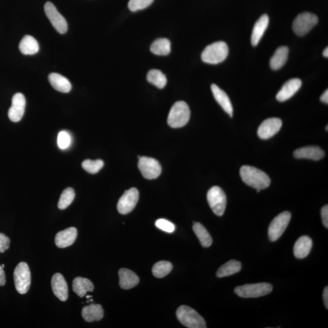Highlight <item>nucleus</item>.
<instances>
[{
	"mask_svg": "<svg viewBox=\"0 0 328 328\" xmlns=\"http://www.w3.org/2000/svg\"><path fill=\"white\" fill-rule=\"evenodd\" d=\"M6 283V276L3 268L0 265V286H4Z\"/></svg>",
	"mask_w": 328,
	"mask_h": 328,
	"instance_id": "nucleus-40",
	"label": "nucleus"
},
{
	"mask_svg": "<svg viewBox=\"0 0 328 328\" xmlns=\"http://www.w3.org/2000/svg\"><path fill=\"white\" fill-rule=\"evenodd\" d=\"M154 0H130L128 3V8L132 12L144 9L150 6Z\"/></svg>",
	"mask_w": 328,
	"mask_h": 328,
	"instance_id": "nucleus-35",
	"label": "nucleus"
},
{
	"mask_svg": "<svg viewBox=\"0 0 328 328\" xmlns=\"http://www.w3.org/2000/svg\"><path fill=\"white\" fill-rule=\"evenodd\" d=\"M87 299H89V298H91V296H87Z\"/></svg>",
	"mask_w": 328,
	"mask_h": 328,
	"instance_id": "nucleus-44",
	"label": "nucleus"
},
{
	"mask_svg": "<svg viewBox=\"0 0 328 328\" xmlns=\"http://www.w3.org/2000/svg\"><path fill=\"white\" fill-rule=\"evenodd\" d=\"M321 219L324 227L328 228V205H326L321 208Z\"/></svg>",
	"mask_w": 328,
	"mask_h": 328,
	"instance_id": "nucleus-39",
	"label": "nucleus"
},
{
	"mask_svg": "<svg viewBox=\"0 0 328 328\" xmlns=\"http://www.w3.org/2000/svg\"><path fill=\"white\" fill-rule=\"evenodd\" d=\"M326 131H327V125L326 126Z\"/></svg>",
	"mask_w": 328,
	"mask_h": 328,
	"instance_id": "nucleus-46",
	"label": "nucleus"
},
{
	"mask_svg": "<svg viewBox=\"0 0 328 328\" xmlns=\"http://www.w3.org/2000/svg\"><path fill=\"white\" fill-rule=\"evenodd\" d=\"M75 191L73 188L69 187L62 192L58 203L59 209L64 210L69 206L74 201Z\"/></svg>",
	"mask_w": 328,
	"mask_h": 328,
	"instance_id": "nucleus-33",
	"label": "nucleus"
},
{
	"mask_svg": "<svg viewBox=\"0 0 328 328\" xmlns=\"http://www.w3.org/2000/svg\"><path fill=\"white\" fill-rule=\"evenodd\" d=\"M323 55L324 56V57H328V48L327 47L324 49V50L323 51Z\"/></svg>",
	"mask_w": 328,
	"mask_h": 328,
	"instance_id": "nucleus-43",
	"label": "nucleus"
},
{
	"mask_svg": "<svg viewBox=\"0 0 328 328\" xmlns=\"http://www.w3.org/2000/svg\"><path fill=\"white\" fill-rule=\"evenodd\" d=\"M313 247V241L309 237L303 236L299 238L294 247L295 257L299 259L306 258L310 254Z\"/></svg>",
	"mask_w": 328,
	"mask_h": 328,
	"instance_id": "nucleus-22",
	"label": "nucleus"
},
{
	"mask_svg": "<svg viewBox=\"0 0 328 328\" xmlns=\"http://www.w3.org/2000/svg\"><path fill=\"white\" fill-rule=\"evenodd\" d=\"M48 80L52 87L59 92L68 93L71 90L72 86L68 79L57 73H51L49 75Z\"/></svg>",
	"mask_w": 328,
	"mask_h": 328,
	"instance_id": "nucleus-24",
	"label": "nucleus"
},
{
	"mask_svg": "<svg viewBox=\"0 0 328 328\" xmlns=\"http://www.w3.org/2000/svg\"><path fill=\"white\" fill-rule=\"evenodd\" d=\"M37 41L31 35H25L20 43V51L24 55H34L39 51Z\"/></svg>",
	"mask_w": 328,
	"mask_h": 328,
	"instance_id": "nucleus-27",
	"label": "nucleus"
},
{
	"mask_svg": "<svg viewBox=\"0 0 328 328\" xmlns=\"http://www.w3.org/2000/svg\"><path fill=\"white\" fill-rule=\"evenodd\" d=\"M139 198V191L136 188L125 191L118 201L117 207L119 213L122 215L130 213L137 205Z\"/></svg>",
	"mask_w": 328,
	"mask_h": 328,
	"instance_id": "nucleus-12",
	"label": "nucleus"
},
{
	"mask_svg": "<svg viewBox=\"0 0 328 328\" xmlns=\"http://www.w3.org/2000/svg\"><path fill=\"white\" fill-rule=\"evenodd\" d=\"M173 269V265L166 261H159L156 263L152 269V273L155 277L163 278L170 273Z\"/></svg>",
	"mask_w": 328,
	"mask_h": 328,
	"instance_id": "nucleus-32",
	"label": "nucleus"
},
{
	"mask_svg": "<svg viewBox=\"0 0 328 328\" xmlns=\"http://www.w3.org/2000/svg\"><path fill=\"white\" fill-rule=\"evenodd\" d=\"M138 168L143 177L147 180H154L160 177L162 168L160 162L148 157L139 158Z\"/></svg>",
	"mask_w": 328,
	"mask_h": 328,
	"instance_id": "nucleus-10",
	"label": "nucleus"
},
{
	"mask_svg": "<svg viewBox=\"0 0 328 328\" xmlns=\"http://www.w3.org/2000/svg\"><path fill=\"white\" fill-rule=\"evenodd\" d=\"M151 52L157 55H167L171 51V43L167 38H159L152 44Z\"/></svg>",
	"mask_w": 328,
	"mask_h": 328,
	"instance_id": "nucleus-30",
	"label": "nucleus"
},
{
	"mask_svg": "<svg viewBox=\"0 0 328 328\" xmlns=\"http://www.w3.org/2000/svg\"><path fill=\"white\" fill-rule=\"evenodd\" d=\"M282 127V121L277 118L266 119L258 129V136L261 139H269L276 135Z\"/></svg>",
	"mask_w": 328,
	"mask_h": 328,
	"instance_id": "nucleus-13",
	"label": "nucleus"
},
{
	"mask_svg": "<svg viewBox=\"0 0 328 328\" xmlns=\"http://www.w3.org/2000/svg\"><path fill=\"white\" fill-rule=\"evenodd\" d=\"M104 311L100 304H91L82 310V316L87 322L101 320L104 317Z\"/></svg>",
	"mask_w": 328,
	"mask_h": 328,
	"instance_id": "nucleus-23",
	"label": "nucleus"
},
{
	"mask_svg": "<svg viewBox=\"0 0 328 328\" xmlns=\"http://www.w3.org/2000/svg\"><path fill=\"white\" fill-rule=\"evenodd\" d=\"M155 225L158 228L167 233H173L175 230V225L165 219H159L156 221Z\"/></svg>",
	"mask_w": 328,
	"mask_h": 328,
	"instance_id": "nucleus-37",
	"label": "nucleus"
},
{
	"mask_svg": "<svg viewBox=\"0 0 328 328\" xmlns=\"http://www.w3.org/2000/svg\"><path fill=\"white\" fill-rule=\"evenodd\" d=\"M15 289L21 294L28 293L31 283V271L27 263H20L14 273Z\"/></svg>",
	"mask_w": 328,
	"mask_h": 328,
	"instance_id": "nucleus-6",
	"label": "nucleus"
},
{
	"mask_svg": "<svg viewBox=\"0 0 328 328\" xmlns=\"http://www.w3.org/2000/svg\"><path fill=\"white\" fill-rule=\"evenodd\" d=\"M302 85V82L299 79H292L283 85L279 92H278L276 98L277 101L282 102L289 100L290 98L299 90Z\"/></svg>",
	"mask_w": 328,
	"mask_h": 328,
	"instance_id": "nucleus-15",
	"label": "nucleus"
},
{
	"mask_svg": "<svg viewBox=\"0 0 328 328\" xmlns=\"http://www.w3.org/2000/svg\"><path fill=\"white\" fill-rule=\"evenodd\" d=\"M147 79L148 82L160 89L164 88L167 82L166 76L158 69H151L149 71Z\"/></svg>",
	"mask_w": 328,
	"mask_h": 328,
	"instance_id": "nucleus-31",
	"label": "nucleus"
},
{
	"mask_svg": "<svg viewBox=\"0 0 328 328\" xmlns=\"http://www.w3.org/2000/svg\"><path fill=\"white\" fill-rule=\"evenodd\" d=\"M212 93L215 100L221 106L231 118L233 117L234 109L229 98L223 90L218 87L217 85L212 84L211 86Z\"/></svg>",
	"mask_w": 328,
	"mask_h": 328,
	"instance_id": "nucleus-19",
	"label": "nucleus"
},
{
	"mask_svg": "<svg viewBox=\"0 0 328 328\" xmlns=\"http://www.w3.org/2000/svg\"><path fill=\"white\" fill-rule=\"evenodd\" d=\"M78 237L77 228L69 227L64 230L59 231L56 235L55 243L59 248H66L71 246Z\"/></svg>",
	"mask_w": 328,
	"mask_h": 328,
	"instance_id": "nucleus-18",
	"label": "nucleus"
},
{
	"mask_svg": "<svg viewBox=\"0 0 328 328\" xmlns=\"http://www.w3.org/2000/svg\"><path fill=\"white\" fill-rule=\"evenodd\" d=\"M2 266L3 268H4L5 267V264H3Z\"/></svg>",
	"mask_w": 328,
	"mask_h": 328,
	"instance_id": "nucleus-45",
	"label": "nucleus"
},
{
	"mask_svg": "<svg viewBox=\"0 0 328 328\" xmlns=\"http://www.w3.org/2000/svg\"><path fill=\"white\" fill-rule=\"evenodd\" d=\"M324 152L317 146H307L297 149L294 152L296 159H309L313 161H319L324 157Z\"/></svg>",
	"mask_w": 328,
	"mask_h": 328,
	"instance_id": "nucleus-17",
	"label": "nucleus"
},
{
	"mask_svg": "<svg viewBox=\"0 0 328 328\" xmlns=\"http://www.w3.org/2000/svg\"><path fill=\"white\" fill-rule=\"evenodd\" d=\"M240 173L244 183L255 188L257 192L269 187L271 184L269 176L260 169L244 165L241 168Z\"/></svg>",
	"mask_w": 328,
	"mask_h": 328,
	"instance_id": "nucleus-1",
	"label": "nucleus"
},
{
	"mask_svg": "<svg viewBox=\"0 0 328 328\" xmlns=\"http://www.w3.org/2000/svg\"><path fill=\"white\" fill-rule=\"evenodd\" d=\"M269 23V16L266 14L263 15L258 20L254 25L253 34L251 36L252 45L256 46L259 44L261 38L268 27Z\"/></svg>",
	"mask_w": 328,
	"mask_h": 328,
	"instance_id": "nucleus-20",
	"label": "nucleus"
},
{
	"mask_svg": "<svg viewBox=\"0 0 328 328\" xmlns=\"http://www.w3.org/2000/svg\"><path fill=\"white\" fill-rule=\"evenodd\" d=\"M291 219V214L287 211L282 212L274 219L268 230V236L271 241H276L279 239L286 229Z\"/></svg>",
	"mask_w": 328,
	"mask_h": 328,
	"instance_id": "nucleus-9",
	"label": "nucleus"
},
{
	"mask_svg": "<svg viewBox=\"0 0 328 328\" xmlns=\"http://www.w3.org/2000/svg\"><path fill=\"white\" fill-rule=\"evenodd\" d=\"M320 101L324 103V104H328V91L327 89L323 92V94L321 95L320 97Z\"/></svg>",
	"mask_w": 328,
	"mask_h": 328,
	"instance_id": "nucleus-42",
	"label": "nucleus"
},
{
	"mask_svg": "<svg viewBox=\"0 0 328 328\" xmlns=\"http://www.w3.org/2000/svg\"><path fill=\"white\" fill-rule=\"evenodd\" d=\"M119 285L122 289L130 290L139 282V278L133 272L125 268L119 271Z\"/></svg>",
	"mask_w": 328,
	"mask_h": 328,
	"instance_id": "nucleus-21",
	"label": "nucleus"
},
{
	"mask_svg": "<svg viewBox=\"0 0 328 328\" xmlns=\"http://www.w3.org/2000/svg\"><path fill=\"white\" fill-rule=\"evenodd\" d=\"M241 270V264L240 261L231 260L220 267L217 273L218 278H223L233 276L239 273Z\"/></svg>",
	"mask_w": 328,
	"mask_h": 328,
	"instance_id": "nucleus-28",
	"label": "nucleus"
},
{
	"mask_svg": "<svg viewBox=\"0 0 328 328\" xmlns=\"http://www.w3.org/2000/svg\"><path fill=\"white\" fill-rule=\"evenodd\" d=\"M273 290L271 284L260 283L257 284H248L238 286L234 291L237 296L244 299L258 298L267 296Z\"/></svg>",
	"mask_w": 328,
	"mask_h": 328,
	"instance_id": "nucleus-5",
	"label": "nucleus"
},
{
	"mask_svg": "<svg viewBox=\"0 0 328 328\" xmlns=\"http://www.w3.org/2000/svg\"><path fill=\"white\" fill-rule=\"evenodd\" d=\"M26 99L22 93H16L13 96L12 105L8 111V117L12 122H18L21 121L25 114Z\"/></svg>",
	"mask_w": 328,
	"mask_h": 328,
	"instance_id": "nucleus-14",
	"label": "nucleus"
},
{
	"mask_svg": "<svg viewBox=\"0 0 328 328\" xmlns=\"http://www.w3.org/2000/svg\"><path fill=\"white\" fill-rule=\"evenodd\" d=\"M323 299L324 301V306L326 309H328V287L326 286L324 287L323 294Z\"/></svg>",
	"mask_w": 328,
	"mask_h": 328,
	"instance_id": "nucleus-41",
	"label": "nucleus"
},
{
	"mask_svg": "<svg viewBox=\"0 0 328 328\" xmlns=\"http://www.w3.org/2000/svg\"><path fill=\"white\" fill-rule=\"evenodd\" d=\"M190 110L188 105L183 101L176 102L169 112L167 122L171 128L184 127L190 120Z\"/></svg>",
	"mask_w": 328,
	"mask_h": 328,
	"instance_id": "nucleus-3",
	"label": "nucleus"
},
{
	"mask_svg": "<svg viewBox=\"0 0 328 328\" xmlns=\"http://www.w3.org/2000/svg\"><path fill=\"white\" fill-rule=\"evenodd\" d=\"M45 12L56 31L60 34H65L68 31V24L65 18L58 11L55 6L51 2H46L45 5Z\"/></svg>",
	"mask_w": 328,
	"mask_h": 328,
	"instance_id": "nucleus-11",
	"label": "nucleus"
},
{
	"mask_svg": "<svg viewBox=\"0 0 328 328\" xmlns=\"http://www.w3.org/2000/svg\"><path fill=\"white\" fill-rule=\"evenodd\" d=\"M10 240L6 235L0 233V253H5L9 247Z\"/></svg>",
	"mask_w": 328,
	"mask_h": 328,
	"instance_id": "nucleus-38",
	"label": "nucleus"
},
{
	"mask_svg": "<svg viewBox=\"0 0 328 328\" xmlns=\"http://www.w3.org/2000/svg\"><path fill=\"white\" fill-rule=\"evenodd\" d=\"M228 47L224 42H217L207 46L201 54L202 61L206 64L216 65L226 59Z\"/></svg>",
	"mask_w": 328,
	"mask_h": 328,
	"instance_id": "nucleus-2",
	"label": "nucleus"
},
{
	"mask_svg": "<svg viewBox=\"0 0 328 328\" xmlns=\"http://www.w3.org/2000/svg\"><path fill=\"white\" fill-rule=\"evenodd\" d=\"M104 162L101 160L91 161L87 160L82 162V166L85 171L91 174H95L104 167Z\"/></svg>",
	"mask_w": 328,
	"mask_h": 328,
	"instance_id": "nucleus-34",
	"label": "nucleus"
},
{
	"mask_svg": "<svg viewBox=\"0 0 328 328\" xmlns=\"http://www.w3.org/2000/svg\"><path fill=\"white\" fill-rule=\"evenodd\" d=\"M94 285L88 278L76 277L72 283V289L79 297H83L88 292L94 290Z\"/></svg>",
	"mask_w": 328,
	"mask_h": 328,
	"instance_id": "nucleus-25",
	"label": "nucleus"
},
{
	"mask_svg": "<svg viewBox=\"0 0 328 328\" xmlns=\"http://www.w3.org/2000/svg\"><path fill=\"white\" fill-rule=\"evenodd\" d=\"M177 317L184 326L188 328H205L206 323L196 311L189 306L182 305L177 311Z\"/></svg>",
	"mask_w": 328,
	"mask_h": 328,
	"instance_id": "nucleus-4",
	"label": "nucleus"
},
{
	"mask_svg": "<svg viewBox=\"0 0 328 328\" xmlns=\"http://www.w3.org/2000/svg\"><path fill=\"white\" fill-rule=\"evenodd\" d=\"M51 287L55 296L62 301L67 300L68 287L64 276L61 274L54 275L51 280Z\"/></svg>",
	"mask_w": 328,
	"mask_h": 328,
	"instance_id": "nucleus-16",
	"label": "nucleus"
},
{
	"mask_svg": "<svg viewBox=\"0 0 328 328\" xmlns=\"http://www.w3.org/2000/svg\"><path fill=\"white\" fill-rule=\"evenodd\" d=\"M193 230L200 240L202 246L204 247H210L213 242L211 235L203 225L200 223H195L193 226Z\"/></svg>",
	"mask_w": 328,
	"mask_h": 328,
	"instance_id": "nucleus-29",
	"label": "nucleus"
},
{
	"mask_svg": "<svg viewBox=\"0 0 328 328\" xmlns=\"http://www.w3.org/2000/svg\"><path fill=\"white\" fill-rule=\"evenodd\" d=\"M319 22L317 16L310 12L301 13L294 20L293 28L297 35L307 34Z\"/></svg>",
	"mask_w": 328,
	"mask_h": 328,
	"instance_id": "nucleus-8",
	"label": "nucleus"
},
{
	"mask_svg": "<svg viewBox=\"0 0 328 328\" xmlns=\"http://www.w3.org/2000/svg\"><path fill=\"white\" fill-rule=\"evenodd\" d=\"M71 139L70 135L67 132L63 131L59 132L57 138V143L60 148L62 150L67 148L71 144Z\"/></svg>",
	"mask_w": 328,
	"mask_h": 328,
	"instance_id": "nucleus-36",
	"label": "nucleus"
},
{
	"mask_svg": "<svg viewBox=\"0 0 328 328\" xmlns=\"http://www.w3.org/2000/svg\"><path fill=\"white\" fill-rule=\"evenodd\" d=\"M288 54H289V48L286 46H281L278 48L271 59V68L274 70H278L282 68L287 61Z\"/></svg>",
	"mask_w": 328,
	"mask_h": 328,
	"instance_id": "nucleus-26",
	"label": "nucleus"
},
{
	"mask_svg": "<svg viewBox=\"0 0 328 328\" xmlns=\"http://www.w3.org/2000/svg\"><path fill=\"white\" fill-rule=\"evenodd\" d=\"M207 198L214 213L217 216H223L227 205L226 195L224 191L218 186L211 187L208 191Z\"/></svg>",
	"mask_w": 328,
	"mask_h": 328,
	"instance_id": "nucleus-7",
	"label": "nucleus"
}]
</instances>
